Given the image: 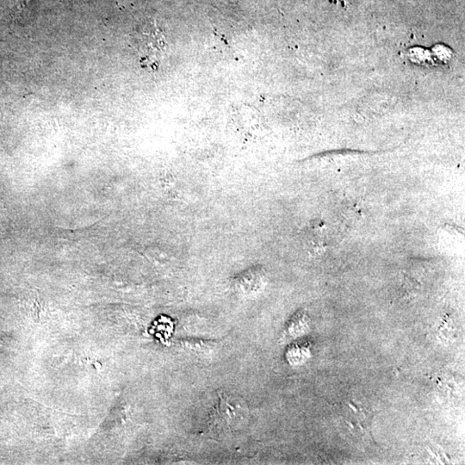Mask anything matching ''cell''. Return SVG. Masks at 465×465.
<instances>
[{
  "mask_svg": "<svg viewBox=\"0 0 465 465\" xmlns=\"http://www.w3.org/2000/svg\"><path fill=\"white\" fill-rule=\"evenodd\" d=\"M220 400L213 408L209 418V427L214 434L226 435L239 431L248 422V404L237 395L218 393Z\"/></svg>",
  "mask_w": 465,
  "mask_h": 465,
  "instance_id": "6da1fadb",
  "label": "cell"
},
{
  "mask_svg": "<svg viewBox=\"0 0 465 465\" xmlns=\"http://www.w3.org/2000/svg\"><path fill=\"white\" fill-rule=\"evenodd\" d=\"M147 31L140 34L137 41V50L142 67L156 70L166 51V41L158 28L146 27Z\"/></svg>",
  "mask_w": 465,
  "mask_h": 465,
  "instance_id": "7a4b0ae2",
  "label": "cell"
}]
</instances>
